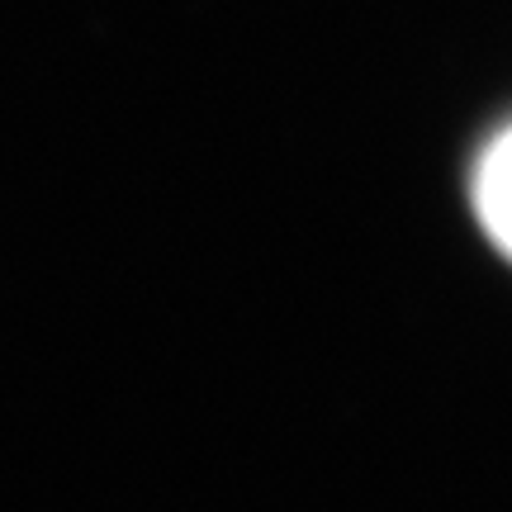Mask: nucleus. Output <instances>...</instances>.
I'll return each mask as SVG.
<instances>
[{"label": "nucleus", "mask_w": 512, "mask_h": 512, "mask_svg": "<svg viewBox=\"0 0 512 512\" xmlns=\"http://www.w3.org/2000/svg\"><path fill=\"white\" fill-rule=\"evenodd\" d=\"M475 204L489 238L512 256V128H503L475 171Z\"/></svg>", "instance_id": "obj_1"}]
</instances>
